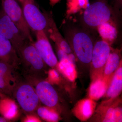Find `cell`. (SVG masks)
<instances>
[{"label": "cell", "mask_w": 122, "mask_h": 122, "mask_svg": "<svg viewBox=\"0 0 122 122\" xmlns=\"http://www.w3.org/2000/svg\"><path fill=\"white\" fill-rule=\"evenodd\" d=\"M34 41H26L17 52L24 73L32 77L39 78L45 63L42 60Z\"/></svg>", "instance_id": "1"}, {"label": "cell", "mask_w": 122, "mask_h": 122, "mask_svg": "<svg viewBox=\"0 0 122 122\" xmlns=\"http://www.w3.org/2000/svg\"><path fill=\"white\" fill-rule=\"evenodd\" d=\"M66 37L78 60L85 64L90 63L94 45L91 35L84 30H74L68 32Z\"/></svg>", "instance_id": "2"}, {"label": "cell", "mask_w": 122, "mask_h": 122, "mask_svg": "<svg viewBox=\"0 0 122 122\" xmlns=\"http://www.w3.org/2000/svg\"><path fill=\"white\" fill-rule=\"evenodd\" d=\"M111 10L107 4L102 1L92 3L85 9L82 21L85 26L94 29L107 22L111 18Z\"/></svg>", "instance_id": "3"}, {"label": "cell", "mask_w": 122, "mask_h": 122, "mask_svg": "<svg viewBox=\"0 0 122 122\" xmlns=\"http://www.w3.org/2000/svg\"><path fill=\"white\" fill-rule=\"evenodd\" d=\"M21 4L24 18L30 30L34 33L45 32L48 26V16L41 12L35 0H25Z\"/></svg>", "instance_id": "4"}, {"label": "cell", "mask_w": 122, "mask_h": 122, "mask_svg": "<svg viewBox=\"0 0 122 122\" xmlns=\"http://www.w3.org/2000/svg\"><path fill=\"white\" fill-rule=\"evenodd\" d=\"M12 94L21 108L26 113H32L39 107L40 100L35 88L28 82L19 81Z\"/></svg>", "instance_id": "5"}, {"label": "cell", "mask_w": 122, "mask_h": 122, "mask_svg": "<svg viewBox=\"0 0 122 122\" xmlns=\"http://www.w3.org/2000/svg\"><path fill=\"white\" fill-rule=\"evenodd\" d=\"M2 10L17 26L26 40L34 41L30 29L24 18L17 0H1Z\"/></svg>", "instance_id": "6"}, {"label": "cell", "mask_w": 122, "mask_h": 122, "mask_svg": "<svg viewBox=\"0 0 122 122\" xmlns=\"http://www.w3.org/2000/svg\"><path fill=\"white\" fill-rule=\"evenodd\" d=\"M0 34L11 42L17 53L27 41L2 10L0 12Z\"/></svg>", "instance_id": "7"}, {"label": "cell", "mask_w": 122, "mask_h": 122, "mask_svg": "<svg viewBox=\"0 0 122 122\" xmlns=\"http://www.w3.org/2000/svg\"><path fill=\"white\" fill-rule=\"evenodd\" d=\"M34 33L36 41L34 42V44L44 62L51 67L56 66L58 64V61L47 34L44 30Z\"/></svg>", "instance_id": "8"}, {"label": "cell", "mask_w": 122, "mask_h": 122, "mask_svg": "<svg viewBox=\"0 0 122 122\" xmlns=\"http://www.w3.org/2000/svg\"><path fill=\"white\" fill-rule=\"evenodd\" d=\"M17 68L0 61V92L11 95L19 80L15 73Z\"/></svg>", "instance_id": "9"}, {"label": "cell", "mask_w": 122, "mask_h": 122, "mask_svg": "<svg viewBox=\"0 0 122 122\" xmlns=\"http://www.w3.org/2000/svg\"><path fill=\"white\" fill-rule=\"evenodd\" d=\"M35 91L40 102L49 107H54L57 104L58 96L56 91L48 82L41 81L36 86Z\"/></svg>", "instance_id": "10"}, {"label": "cell", "mask_w": 122, "mask_h": 122, "mask_svg": "<svg viewBox=\"0 0 122 122\" xmlns=\"http://www.w3.org/2000/svg\"><path fill=\"white\" fill-rule=\"evenodd\" d=\"M111 53V48L108 42L99 41L94 45L91 62L95 69H101L105 66Z\"/></svg>", "instance_id": "11"}, {"label": "cell", "mask_w": 122, "mask_h": 122, "mask_svg": "<svg viewBox=\"0 0 122 122\" xmlns=\"http://www.w3.org/2000/svg\"><path fill=\"white\" fill-rule=\"evenodd\" d=\"M0 61L4 62L17 68L20 59L13 46L8 39L0 34Z\"/></svg>", "instance_id": "12"}, {"label": "cell", "mask_w": 122, "mask_h": 122, "mask_svg": "<svg viewBox=\"0 0 122 122\" xmlns=\"http://www.w3.org/2000/svg\"><path fill=\"white\" fill-rule=\"evenodd\" d=\"M48 26L45 32L49 33L50 38L62 50L68 54L71 53L72 51L69 45L59 33L52 19L48 16Z\"/></svg>", "instance_id": "13"}, {"label": "cell", "mask_w": 122, "mask_h": 122, "mask_svg": "<svg viewBox=\"0 0 122 122\" xmlns=\"http://www.w3.org/2000/svg\"><path fill=\"white\" fill-rule=\"evenodd\" d=\"M122 68L120 67L116 70L110 86L107 92L109 97L115 98L122 91Z\"/></svg>", "instance_id": "14"}, {"label": "cell", "mask_w": 122, "mask_h": 122, "mask_svg": "<svg viewBox=\"0 0 122 122\" xmlns=\"http://www.w3.org/2000/svg\"><path fill=\"white\" fill-rule=\"evenodd\" d=\"M5 94L0 95V114L7 119L10 118L15 115L16 107L14 103L4 97Z\"/></svg>", "instance_id": "15"}, {"label": "cell", "mask_w": 122, "mask_h": 122, "mask_svg": "<svg viewBox=\"0 0 122 122\" xmlns=\"http://www.w3.org/2000/svg\"><path fill=\"white\" fill-rule=\"evenodd\" d=\"M58 66L61 71L70 81L75 80L76 77L75 64L69 59H65L59 61Z\"/></svg>", "instance_id": "16"}, {"label": "cell", "mask_w": 122, "mask_h": 122, "mask_svg": "<svg viewBox=\"0 0 122 122\" xmlns=\"http://www.w3.org/2000/svg\"><path fill=\"white\" fill-rule=\"evenodd\" d=\"M106 91L105 82L98 79L91 84L90 87L89 95L92 99L97 100L102 97Z\"/></svg>", "instance_id": "17"}, {"label": "cell", "mask_w": 122, "mask_h": 122, "mask_svg": "<svg viewBox=\"0 0 122 122\" xmlns=\"http://www.w3.org/2000/svg\"><path fill=\"white\" fill-rule=\"evenodd\" d=\"M120 62V57L117 53H111L105 65L104 73L109 76L118 69Z\"/></svg>", "instance_id": "18"}, {"label": "cell", "mask_w": 122, "mask_h": 122, "mask_svg": "<svg viewBox=\"0 0 122 122\" xmlns=\"http://www.w3.org/2000/svg\"><path fill=\"white\" fill-rule=\"evenodd\" d=\"M97 28L100 35L104 39L103 40L111 41L116 37L117 35L116 30L109 22L101 25Z\"/></svg>", "instance_id": "19"}, {"label": "cell", "mask_w": 122, "mask_h": 122, "mask_svg": "<svg viewBox=\"0 0 122 122\" xmlns=\"http://www.w3.org/2000/svg\"><path fill=\"white\" fill-rule=\"evenodd\" d=\"M122 108L117 107H111L107 111L103 122H122Z\"/></svg>", "instance_id": "20"}, {"label": "cell", "mask_w": 122, "mask_h": 122, "mask_svg": "<svg viewBox=\"0 0 122 122\" xmlns=\"http://www.w3.org/2000/svg\"><path fill=\"white\" fill-rule=\"evenodd\" d=\"M37 110L38 116L44 120L50 122L58 121L59 116L57 114L50 110L46 107H38Z\"/></svg>", "instance_id": "21"}, {"label": "cell", "mask_w": 122, "mask_h": 122, "mask_svg": "<svg viewBox=\"0 0 122 122\" xmlns=\"http://www.w3.org/2000/svg\"><path fill=\"white\" fill-rule=\"evenodd\" d=\"M81 111L83 117L86 118H89L93 112V106L91 100L86 99L84 100L81 106Z\"/></svg>", "instance_id": "22"}, {"label": "cell", "mask_w": 122, "mask_h": 122, "mask_svg": "<svg viewBox=\"0 0 122 122\" xmlns=\"http://www.w3.org/2000/svg\"><path fill=\"white\" fill-rule=\"evenodd\" d=\"M57 54L58 57L59 59V61L63 59H69V54L66 53L57 46Z\"/></svg>", "instance_id": "23"}, {"label": "cell", "mask_w": 122, "mask_h": 122, "mask_svg": "<svg viewBox=\"0 0 122 122\" xmlns=\"http://www.w3.org/2000/svg\"><path fill=\"white\" fill-rule=\"evenodd\" d=\"M49 74L50 77L53 79H54V80H56L59 77V75H58V73L55 70H51L50 71Z\"/></svg>", "instance_id": "24"}, {"label": "cell", "mask_w": 122, "mask_h": 122, "mask_svg": "<svg viewBox=\"0 0 122 122\" xmlns=\"http://www.w3.org/2000/svg\"><path fill=\"white\" fill-rule=\"evenodd\" d=\"M39 120L33 117H30L27 118L25 122H38Z\"/></svg>", "instance_id": "25"}, {"label": "cell", "mask_w": 122, "mask_h": 122, "mask_svg": "<svg viewBox=\"0 0 122 122\" xmlns=\"http://www.w3.org/2000/svg\"><path fill=\"white\" fill-rule=\"evenodd\" d=\"M50 4L52 6H54L55 5L59 2L61 0H49Z\"/></svg>", "instance_id": "26"}, {"label": "cell", "mask_w": 122, "mask_h": 122, "mask_svg": "<svg viewBox=\"0 0 122 122\" xmlns=\"http://www.w3.org/2000/svg\"><path fill=\"white\" fill-rule=\"evenodd\" d=\"M8 119L4 117L0 116V122H8Z\"/></svg>", "instance_id": "27"}, {"label": "cell", "mask_w": 122, "mask_h": 122, "mask_svg": "<svg viewBox=\"0 0 122 122\" xmlns=\"http://www.w3.org/2000/svg\"><path fill=\"white\" fill-rule=\"evenodd\" d=\"M17 0L18 1V2H20L21 4L25 0Z\"/></svg>", "instance_id": "28"}, {"label": "cell", "mask_w": 122, "mask_h": 122, "mask_svg": "<svg viewBox=\"0 0 122 122\" xmlns=\"http://www.w3.org/2000/svg\"><path fill=\"white\" fill-rule=\"evenodd\" d=\"M1 93L0 92V94Z\"/></svg>", "instance_id": "29"}]
</instances>
